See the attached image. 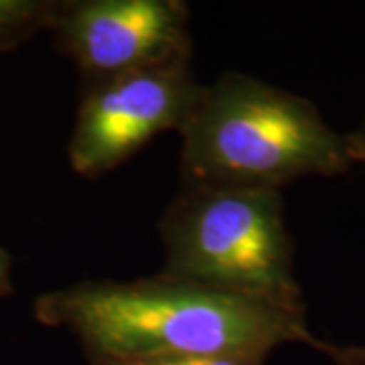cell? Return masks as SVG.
<instances>
[{
  "label": "cell",
  "instance_id": "8",
  "mask_svg": "<svg viewBox=\"0 0 365 365\" xmlns=\"http://www.w3.org/2000/svg\"><path fill=\"white\" fill-rule=\"evenodd\" d=\"M317 351L325 353L335 365H365V343L364 345H333L321 341Z\"/></svg>",
  "mask_w": 365,
  "mask_h": 365
},
{
  "label": "cell",
  "instance_id": "7",
  "mask_svg": "<svg viewBox=\"0 0 365 365\" xmlns=\"http://www.w3.org/2000/svg\"><path fill=\"white\" fill-rule=\"evenodd\" d=\"M260 355H158V357H93L90 365H264Z\"/></svg>",
  "mask_w": 365,
  "mask_h": 365
},
{
  "label": "cell",
  "instance_id": "10",
  "mask_svg": "<svg viewBox=\"0 0 365 365\" xmlns=\"http://www.w3.org/2000/svg\"><path fill=\"white\" fill-rule=\"evenodd\" d=\"M353 144H355V150H357V158H359V165H365V120L361 122V126L355 132H351Z\"/></svg>",
  "mask_w": 365,
  "mask_h": 365
},
{
  "label": "cell",
  "instance_id": "9",
  "mask_svg": "<svg viewBox=\"0 0 365 365\" xmlns=\"http://www.w3.org/2000/svg\"><path fill=\"white\" fill-rule=\"evenodd\" d=\"M13 262L4 248H0V299L9 297L13 292V280H11Z\"/></svg>",
  "mask_w": 365,
  "mask_h": 365
},
{
  "label": "cell",
  "instance_id": "5",
  "mask_svg": "<svg viewBox=\"0 0 365 365\" xmlns=\"http://www.w3.org/2000/svg\"><path fill=\"white\" fill-rule=\"evenodd\" d=\"M49 31L88 83L191 59L189 9L179 0L53 2Z\"/></svg>",
  "mask_w": 365,
  "mask_h": 365
},
{
  "label": "cell",
  "instance_id": "6",
  "mask_svg": "<svg viewBox=\"0 0 365 365\" xmlns=\"http://www.w3.org/2000/svg\"><path fill=\"white\" fill-rule=\"evenodd\" d=\"M53 2L0 0V53H9L41 31H49Z\"/></svg>",
  "mask_w": 365,
  "mask_h": 365
},
{
  "label": "cell",
  "instance_id": "4",
  "mask_svg": "<svg viewBox=\"0 0 365 365\" xmlns=\"http://www.w3.org/2000/svg\"><path fill=\"white\" fill-rule=\"evenodd\" d=\"M189 61L88 83L67 150L73 170L90 179L100 177L158 134L181 130L203 88Z\"/></svg>",
  "mask_w": 365,
  "mask_h": 365
},
{
  "label": "cell",
  "instance_id": "3",
  "mask_svg": "<svg viewBox=\"0 0 365 365\" xmlns=\"http://www.w3.org/2000/svg\"><path fill=\"white\" fill-rule=\"evenodd\" d=\"M158 232L165 276L284 304H304L280 191L185 187Z\"/></svg>",
  "mask_w": 365,
  "mask_h": 365
},
{
  "label": "cell",
  "instance_id": "1",
  "mask_svg": "<svg viewBox=\"0 0 365 365\" xmlns=\"http://www.w3.org/2000/svg\"><path fill=\"white\" fill-rule=\"evenodd\" d=\"M43 325L66 327L93 357L260 355L284 343L319 347L304 304H284L157 274L90 280L35 300Z\"/></svg>",
  "mask_w": 365,
  "mask_h": 365
},
{
  "label": "cell",
  "instance_id": "2",
  "mask_svg": "<svg viewBox=\"0 0 365 365\" xmlns=\"http://www.w3.org/2000/svg\"><path fill=\"white\" fill-rule=\"evenodd\" d=\"M179 134L185 187L280 191L359 165L351 134L309 100L234 71L201 88Z\"/></svg>",
  "mask_w": 365,
  "mask_h": 365
}]
</instances>
